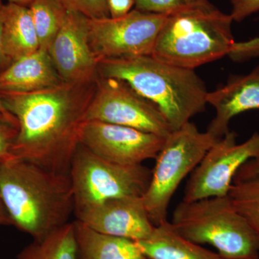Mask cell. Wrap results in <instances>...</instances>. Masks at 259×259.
<instances>
[{
    "instance_id": "6da1fadb",
    "label": "cell",
    "mask_w": 259,
    "mask_h": 259,
    "mask_svg": "<svg viewBox=\"0 0 259 259\" xmlns=\"http://www.w3.org/2000/svg\"><path fill=\"white\" fill-rule=\"evenodd\" d=\"M96 87L97 81L62 82L31 93H0L5 108L18 122L13 159L69 175Z\"/></svg>"
},
{
    "instance_id": "7a4b0ae2",
    "label": "cell",
    "mask_w": 259,
    "mask_h": 259,
    "mask_svg": "<svg viewBox=\"0 0 259 259\" xmlns=\"http://www.w3.org/2000/svg\"><path fill=\"white\" fill-rule=\"evenodd\" d=\"M0 196L12 224L40 240L69 223L74 199L69 175L23 160L0 163Z\"/></svg>"
},
{
    "instance_id": "3957f363",
    "label": "cell",
    "mask_w": 259,
    "mask_h": 259,
    "mask_svg": "<svg viewBox=\"0 0 259 259\" xmlns=\"http://www.w3.org/2000/svg\"><path fill=\"white\" fill-rule=\"evenodd\" d=\"M97 71L100 77L128 83L158 107L173 131L205 109L208 92L194 70L166 64L148 55L101 61Z\"/></svg>"
},
{
    "instance_id": "277c9868",
    "label": "cell",
    "mask_w": 259,
    "mask_h": 259,
    "mask_svg": "<svg viewBox=\"0 0 259 259\" xmlns=\"http://www.w3.org/2000/svg\"><path fill=\"white\" fill-rule=\"evenodd\" d=\"M233 20L209 3L167 16L158 33L153 57L177 67L194 70L228 56L236 42Z\"/></svg>"
},
{
    "instance_id": "5b68a950",
    "label": "cell",
    "mask_w": 259,
    "mask_h": 259,
    "mask_svg": "<svg viewBox=\"0 0 259 259\" xmlns=\"http://www.w3.org/2000/svg\"><path fill=\"white\" fill-rule=\"evenodd\" d=\"M171 223L180 236L197 244L212 245L223 258L259 259L258 238L229 196L182 201Z\"/></svg>"
},
{
    "instance_id": "8992f818",
    "label": "cell",
    "mask_w": 259,
    "mask_h": 259,
    "mask_svg": "<svg viewBox=\"0 0 259 259\" xmlns=\"http://www.w3.org/2000/svg\"><path fill=\"white\" fill-rule=\"evenodd\" d=\"M218 140L207 131L200 132L190 122L165 139L156 156L149 186L142 197L155 226L167 221L168 207L179 186Z\"/></svg>"
},
{
    "instance_id": "52a82bcc",
    "label": "cell",
    "mask_w": 259,
    "mask_h": 259,
    "mask_svg": "<svg viewBox=\"0 0 259 259\" xmlns=\"http://www.w3.org/2000/svg\"><path fill=\"white\" fill-rule=\"evenodd\" d=\"M151 175L142 164L125 166L107 161L80 144L69 171L75 215L108 199L142 197Z\"/></svg>"
},
{
    "instance_id": "ba28073f",
    "label": "cell",
    "mask_w": 259,
    "mask_h": 259,
    "mask_svg": "<svg viewBox=\"0 0 259 259\" xmlns=\"http://www.w3.org/2000/svg\"><path fill=\"white\" fill-rule=\"evenodd\" d=\"M167 16L134 9L120 18L89 19V42L97 63L151 55Z\"/></svg>"
},
{
    "instance_id": "9c48e42d",
    "label": "cell",
    "mask_w": 259,
    "mask_h": 259,
    "mask_svg": "<svg viewBox=\"0 0 259 259\" xmlns=\"http://www.w3.org/2000/svg\"><path fill=\"white\" fill-rule=\"evenodd\" d=\"M126 126L166 138L173 130L152 102L122 80L99 76L85 121Z\"/></svg>"
},
{
    "instance_id": "30bf717a",
    "label": "cell",
    "mask_w": 259,
    "mask_h": 259,
    "mask_svg": "<svg viewBox=\"0 0 259 259\" xmlns=\"http://www.w3.org/2000/svg\"><path fill=\"white\" fill-rule=\"evenodd\" d=\"M229 132L218 140L192 171L186 187L184 202L228 196L233 179L246 162L259 158V133L242 144Z\"/></svg>"
},
{
    "instance_id": "8fae6325",
    "label": "cell",
    "mask_w": 259,
    "mask_h": 259,
    "mask_svg": "<svg viewBox=\"0 0 259 259\" xmlns=\"http://www.w3.org/2000/svg\"><path fill=\"white\" fill-rule=\"evenodd\" d=\"M166 138L126 126L85 121L80 144L107 161L135 166L156 159Z\"/></svg>"
},
{
    "instance_id": "7c38bea8",
    "label": "cell",
    "mask_w": 259,
    "mask_h": 259,
    "mask_svg": "<svg viewBox=\"0 0 259 259\" xmlns=\"http://www.w3.org/2000/svg\"><path fill=\"white\" fill-rule=\"evenodd\" d=\"M89 19L68 10L49 54L64 82L89 83L98 79V63L89 42Z\"/></svg>"
},
{
    "instance_id": "4fadbf2b",
    "label": "cell",
    "mask_w": 259,
    "mask_h": 259,
    "mask_svg": "<svg viewBox=\"0 0 259 259\" xmlns=\"http://www.w3.org/2000/svg\"><path fill=\"white\" fill-rule=\"evenodd\" d=\"M75 216L95 231L136 242L147 239L155 228L140 197L108 199Z\"/></svg>"
},
{
    "instance_id": "5bb4252c",
    "label": "cell",
    "mask_w": 259,
    "mask_h": 259,
    "mask_svg": "<svg viewBox=\"0 0 259 259\" xmlns=\"http://www.w3.org/2000/svg\"><path fill=\"white\" fill-rule=\"evenodd\" d=\"M206 101L216 111L207 131L221 139L229 132L228 125L233 117L259 109V66L249 74L231 76L226 85L208 92Z\"/></svg>"
},
{
    "instance_id": "9a60e30c",
    "label": "cell",
    "mask_w": 259,
    "mask_h": 259,
    "mask_svg": "<svg viewBox=\"0 0 259 259\" xmlns=\"http://www.w3.org/2000/svg\"><path fill=\"white\" fill-rule=\"evenodd\" d=\"M62 82L49 51L40 49L0 71V93H31Z\"/></svg>"
},
{
    "instance_id": "2e32d148",
    "label": "cell",
    "mask_w": 259,
    "mask_h": 259,
    "mask_svg": "<svg viewBox=\"0 0 259 259\" xmlns=\"http://www.w3.org/2000/svg\"><path fill=\"white\" fill-rule=\"evenodd\" d=\"M136 243L149 259H224L180 236L168 221L155 226L147 239Z\"/></svg>"
},
{
    "instance_id": "e0dca14e",
    "label": "cell",
    "mask_w": 259,
    "mask_h": 259,
    "mask_svg": "<svg viewBox=\"0 0 259 259\" xmlns=\"http://www.w3.org/2000/svg\"><path fill=\"white\" fill-rule=\"evenodd\" d=\"M74 223L78 259H139L136 241L100 233L79 220Z\"/></svg>"
},
{
    "instance_id": "ac0fdd59",
    "label": "cell",
    "mask_w": 259,
    "mask_h": 259,
    "mask_svg": "<svg viewBox=\"0 0 259 259\" xmlns=\"http://www.w3.org/2000/svg\"><path fill=\"white\" fill-rule=\"evenodd\" d=\"M3 49L9 64L40 49L28 6L10 2L5 4Z\"/></svg>"
},
{
    "instance_id": "d6986e66",
    "label": "cell",
    "mask_w": 259,
    "mask_h": 259,
    "mask_svg": "<svg viewBox=\"0 0 259 259\" xmlns=\"http://www.w3.org/2000/svg\"><path fill=\"white\" fill-rule=\"evenodd\" d=\"M17 259H78L74 223L58 228L40 240H33Z\"/></svg>"
},
{
    "instance_id": "ffe728a7",
    "label": "cell",
    "mask_w": 259,
    "mask_h": 259,
    "mask_svg": "<svg viewBox=\"0 0 259 259\" xmlns=\"http://www.w3.org/2000/svg\"><path fill=\"white\" fill-rule=\"evenodd\" d=\"M28 8L40 49L48 51L64 23L68 10L59 0H32Z\"/></svg>"
},
{
    "instance_id": "44dd1931",
    "label": "cell",
    "mask_w": 259,
    "mask_h": 259,
    "mask_svg": "<svg viewBox=\"0 0 259 259\" xmlns=\"http://www.w3.org/2000/svg\"><path fill=\"white\" fill-rule=\"evenodd\" d=\"M228 196L249 223L259 243V180L233 183Z\"/></svg>"
},
{
    "instance_id": "7402d4cb",
    "label": "cell",
    "mask_w": 259,
    "mask_h": 259,
    "mask_svg": "<svg viewBox=\"0 0 259 259\" xmlns=\"http://www.w3.org/2000/svg\"><path fill=\"white\" fill-rule=\"evenodd\" d=\"M209 3V0H135V9L144 13L169 15Z\"/></svg>"
},
{
    "instance_id": "603a6c76",
    "label": "cell",
    "mask_w": 259,
    "mask_h": 259,
    "mask_svg": "<svg viewBox=\"0 0 259 259\" xmlns=\"http://www.w3.org/2000/svg\"><path fill=\"white\" fill-rule=\"evenodd\" d=\"M18 131L17 119L0 112V163L13 159L12 149Z\"/></svg>"
},
{
    "instance_id": "cb8c5ba5",
    "label": "cell",
    "mask_w": 259,
    "mask_h": 259,
    "mask_svg": "<svg viewBox=\"0 0 259 259\" xmlns=\"http://www.w3.org/2000/svg\"><path fill=\"white\" fill-rule=\"evenodd\" d=\"M68 10L77 12L90 19L110 18L107 0H59Z\"/></svg>"
},
{
    "instance_id": "d4e9b609",
    "label": "cell",
    "mask_w": 259,
    "mask_h": 259,
    "mask_svg": "<svg viewBox=\"0 0 259 259\" xmlns=\"http://www.w3.org/2000/svg\"><path fill=\"white\" fill-rule=\"evenodd\" d=\"M235 62H243L259 57V37L243 42H235L228 55Z\"/></svg>"
},
{
    "instance_id": "484cf974",
    "label": "cell",
    "mask_w": 259,
    "mask_h": 259,
    "mask_svg": "<svg viewBox=\"0 0 259 259\" xmlns=\"http://www.w3.org/2000/svg\"><path fill=\"white\" fill-rule=\"evenodd\" d=\"M233 21L241 22L259 11V0H230Z\"/></svg>"
},
{
    "instance_id": "4316f807",
    "label": "cell",
    "mask_w": 259,
    "mask_h": 259,
    "mask_svg": "<svg viewBox=\"0 0 259 259\" xmlns=\"http://www.w3.org/2000/svg\"><path fill=\"white\" fill-rule=\"evenodd\" d=\"M259 180V158H253L243 164L237 172L233 183Z\"/></svg>"
},
{
    "instance_id": "83f0119b",
    "label": "cell",
    "mask_w": 259,
    "mask_h": 259,
    "mask_svg": "<svg viewBox=\"0 0 259 259\" xmlns=\"http://www.w3.org/2000/svg\"><path fill=\"white\" fill-rule=\"evenodd\" d=\"M110 18H120L132 11L135 0H107Z\"/></svg>"
},
{
    "instance_id": "f1b7e54d",
    "label": "cell",
    "mask_w": 259,
    "mask_h": 259,
    "mask_svg": "<svg viewBox=\"0 0 259 259\" xmlns=\"http://www.w3.org/2000/svg\"><path fill=\"white\" fill-rule=\"evenodd\" d=\"M5 4L0 0V71L9 66V63L4 55L3 49V30L5 20Z\"/></svg>"
},
{
    "instance_id": "f546056e",
    "label": "cell",
    "mask_w": 259,
    "mask_h": 259,
    "mask_svg": "<svg viewBox=\"0 0 259 259\" xmlns=\"http://www.w3.org/2000/svg\"><path fill=\"white\" fill-rule=\"evenodd\" d=\"M0 226H13L11 219L7 212L1 196H0Z\"/></svg>"
},
{
    "instance_id": "4dcf8cb0",
    "label": "cell",
    "mask_w": 259,
    "mask_h": 259,
    "mask_svg": "<svg viewBox=\"0 0 259 259\" xmlns=\"http://www.w3.org/2000/svg\"><path fill=\"white\" fill-rule=\"evenodd\" d=\"M0 112L4 114L5 115L8 116V117H15L14 115H13L11 113H10V112L7 110V109L5 108V105H3V102L2 101L1 97H0Z\"/></svg>"
},
{
    "instance_id": "1f68e13d",
    "label": "cell",
    "mask_w": 259,
    "mask_h": 259,
    "mask_svg": "<svg viewBox=\"0 0 259 259\" xmlns=\"http://www.w3.org/2000/svg\"><path fill=\"white\" fill-rule=\"evenodd\" d=\"M32 0H8V2L10 3H15V4L25 5V6H28L29 4H30V2Z\"/></svg>"
},
{
    "instance_id": "d6a6232c",
    "label": "cell",
    "mask_w": 259,
    "mask_h": 259,
    "mask_svg": "<svg viewBox=\"0 0 259 259\" xmlns=\"http://www.w3.org/2000/svg\"><path fill=\"white\" fill-rule=\"evenodd\" d=\"M139 259H149L147 258V257L145 256V255H143L141 257V258Z\"/></svg>"
}]
</instances>
